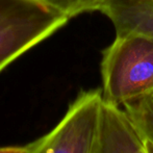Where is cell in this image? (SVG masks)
Segmentation results:
<instances>
[{
    "label": "cell",
    "mask_w": 153,
    "mask_h": 153,
    "mask_svg": "<svg viewBox=\"0 0 153 153\" xmlns=\"http://www.w3.org/2000/svg\"><path fill=\"white\" fill-rule=\"evenodd\" d=\"M102 104L101 89L81 91L59 122L40 137L38 153H91Z\"/></svg>",
    "instance_id": "cell-3"
},
{
    "label": "cell",
    "mask_w": 153,
    "mask_h": 153,
    "mask_svg": "<svg viewBox=\"0 0 153 153\" xmlns=\"http://www.w3.org/2000/svg\"><path fill=\"white\" fill-rule=\"evenodd\" d=\"M102 99L123 107L153 91V36L139 32L116 34L103 50Z\"/></svg>",
    "instance_id": "cell-1"
},
{
    "label": "cell",
    "mask_w": 153,
    "mask_h": 153,
    "mask_svg": "<svg viewBox=\"0 0 153 153\" xmlns=\"http://www.w3.org/2000/svg\"><path fill=\"white\" fill-rule=\"evenodd\" d=\"M69 20L41 0H0V72Z\"/></svg>",
    "instance_id": "cell-2"
},
{
    "label": "cell",
    "mask_w": 153,
    "mask_h": 153,
    "mask_svg": "<svg viewBox=\"0 0 153 153\" xmlns=\"http://www.w3.org/2000/svg\"><path fill=\"white\" fill-rule=\"evenodd\" d=\"M144 142H145V148L147 153H153V141L149 139L144 137Z\"/></svg>",
    "instance_id": "cell-9"
},
{
    "label": "cell",
    "mask_w": 153,
    "mask_h": 153,
    "mask_svg": "<svg viewBox=\"0 0 153 153\" xmlns=\"http://www.w3.org/2000/svg\"><path fill=\"white\" fill-rule=\"evenodd\" d=\"M59 12L66 15L69 19L83 13L100 10L107 0H41Z\"/></svg>",
    "instance_id": "cell-7"
},
{
    "label": "cell",
    "mask_w": 153,
    "mask_h": 153,
    "mask_svg": "<svg viewBox=\"0 0 153 153\" xmlns=\"http://www.w3.org/2000/svg\"><path fill=\"white\" fill-rule=\"evenodd\" d=\"M91 153H147L144 137L123 107L103 101Z\"/></svg>",
    "instance_id": "cell-4"
},
{
    "label": "cell",
    "mask_w": 153,
    "mask_h": 153,
    "mask_svg": "<svg viewBox=\"0 0 153 153\" xmlns=\"http://www.w3.org/2000/svg\"><path fill=\"white\" fill-rule=\"evenodd\" d=\"M123 108L142 137L153 141V91L125 103Z\"/></svg>",
    "instance_id": "cell-6"
},
{
    "label": "cell",
    "mask_w": 153,
    "mask_h": 153,
    "mask_svg": "<svg viewBox=\"0 0 153 153\" xmlns=\"http://www.w3.org/2000/svg\"><path fill=\"white\" fill-rule=\"evenodd\" d=\"M116 34L139 32L153 36V0H107L100 10Z\"/></svg>",
    "instance_id": "cell-5"
},
{
    "label": "cell",
    "mask_w": 153,
    "mask_h": 153,
    "mask_svg": "<svg viewBox=\"0 0 153 153\" xmlns=\"http://www.w3.org/2000/svg\"><path fill=\"white\" fill-rule=\"evenodd\" d=\"M40 137L24 146H7L0 147V153H38L40 148Z\"/></svg>",
    "instance_id": "cell-8"
}]
</instances>
